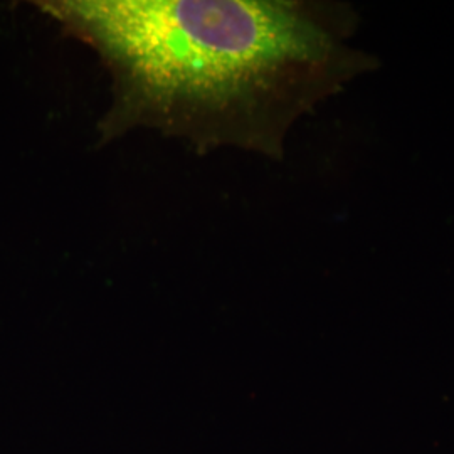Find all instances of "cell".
Returning <instances> with one entry per match:
<instances>
[{"mask_svg": "<svg viewBox=\"0 0 454 454\" xmlns=\"http://www.w3.org/2000/svg\"><path fill=\"white\" fill-rule=\"evenodd\" d=\"M110 80L106 145L135 131L199 155L234 148L281 160L294 123L379 59L354 44L357 11L337 0H43Z\"/></svg>", "mask_w": 454, "mask_h": 454, "instance_id": "1", "label": "cell"}]
</instances>
